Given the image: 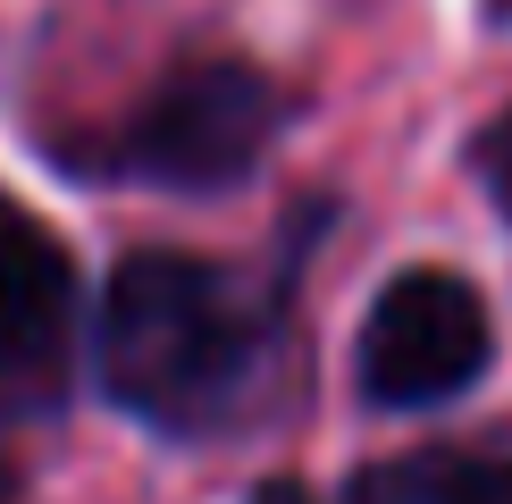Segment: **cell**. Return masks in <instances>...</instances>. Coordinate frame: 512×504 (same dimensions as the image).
Here are the masks:
<instances>
[{"label": "cell", "mask_w": 512, "mask_h": 504, "mask_svg": "<svg viewBox=\"0 0 512 504\" xmlns=\"http://www.w3.org/2000/svg\"><path fill=\"white\" fill-rule=\"evenodd\" d=\"M93 362L110 404L168 437H210L277 370V294L202 252H126L101 286Z\"/></svg>", "instance_id": "cell-1"}, {"label": "cell", "mask_w": 512, "mask_h": 504, "mask_svg": "<svg viewBox=\"0 0 512 504\" xmlns=\"http://www.w3.org/2000/svg\"><path fill=\"white\" fill-rule=\"evenodd\" d=\"M269 135H277V84L244 59H194V68L160 76L110 126L101 168L135 185H168V194H219V185L252 177Z\"/></svg>", "instance_id": "cell-2"}, {"label": "cell", "mask_w": 512, "mask_h": 504, "mask_svg": "<svg viewBox=\"0 0 512 504\" xmlns=\"http://www.w3.org/2000/svg\"><path fill=\"white\" fill-rule=\"evenodd\" d=\"M487 353H496V328H487L479 286L454 269H403L378 286L370 320H361L353 378L387 412H429V404H454L462 387H479Z\"/></svg>", "instance_id": "cell-3"}, {"label": "cell", "mask_w": 512, "mask_h": 504, "mask_svg": "<svg viewBox=\"0 0 512 504\" xmlns=\"http://www.w3.org/2000/svg\"><path fill=\"white\" fill-rule=\"evenodd\" d=\"M76 311L68 244L0 194V412H59L76 378Z\"/></svg>", "instance_id": "cell-4"}, {"label": "cell", "mask_w": 512, "mask_h": 504, "mask_svg": "<svg viewBox=\"0 0 512 504\" xmlns=\"http://www.w3.org/2000/svg\"><path fill=\"white\" fill-rule=\"evenodd\" d=\"M353 504H512V471L479 454H403L361 471Z\"/></svg>", "instance_id": "cell-5"}, {"label": "cell", "mask_w": 512, "mask_h": 504, "mask_svg": "<svg viewBox=\"0 0 512 504\" xmlns=\"http://www.w3.org/2000/svg\"><path fill=\"white\" fill-rule=\"evenodd\" d=\"M479 185H487V202L504 210V227H512V110L504 118H487V135H479Z\"/></svg>", "instance_id": "cell-6"}, {"label": "cell", "mask_w": 512, "mask_h": 504, "mask_svg": "<svg viewBox=\"0 0 512 504\" xmlns=\"http://www.w3.org/2000/svg\"><path fill=\"white\" fill-rule=\"evenodd\" d=\"M252 504H311V496L294 488V479H269V488H252Z\"/></svg>", "instance_id": "cell-7"}, {"label": "cell", "mask_w": 512, "mask_h": 504, "mask_svg": "<svg viewBox=\"0 0 512 504\" xmlns=\"http://www.w3.org/2000/svg\"><path fill=\"white\" fill-rule=\"evenodd\" d=\"M17 496V471H9V462H0V504H9Z\"/></svg>", "instance_id": "cell-8"}]
</instances>
